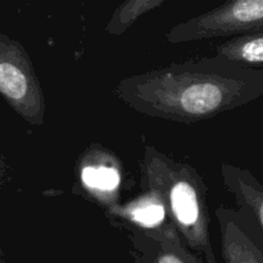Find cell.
<instances>
[{"instance_id": "cell-12", "label": "cell", "mask_w": 263, "mask_h": 263, "mask_svg": "<svg viewBox=\"0 0 263 263\" xmlns=\"http://www.w3.org/2000/svg\"><path fill=\"white\" fill-rule=\"evenodd\" d=\"M4 174H5V163H4V161H3L2 156H0V186H2Z\"/></svg>"}, {"instance_id": "cell-3", "label": "cell", "mask_w": 263, "mask_h": 263, "mask_svg": "<svg viewBox=\"0 0 263 263\" xmlns=\"http://www.w3.org/2000/svg\"><path fill=\"white\" fill-rule=\"evenodd\" d=\"M0 97L25 122L45 123V97L30 54L4 33H0Z\"/></svg>"}, {"instance_id": "cell-8", "label": "cell", "mask_w": 263, "mask_h": 263, "mask_svg": "<svg viewBox=\"0 0 263 263\" xmlns=\"http://www.w3.org/2000/svg\"><path fill=\"white\" fill-rule=\"evenodd\" d=\"M107 216L121 228H134L141 231H159L171 226L163 200L156 192L143 189V193L125 203L105 211Z\"/></svg>"}, {"instance_id": "cell-10", "label": "cell", "mask_w": 263, "mask_h": 263, "mask_svg": "<svg viewBox=\"0 0 263 263\" xmlns=\"http://www.w3.org/2000/svg\"><path fill=\"white\" fill-rule=\"evenodd\" d=\"M215 55L222 57L243 66L262 68L263 32H249L231 36L230 40L215 46Z\"/></svg>"}, {"instance_id": "cell-5", "label": "cell", "mask_w": 263, "mask_h": 263, "mask_svg": "<svg viewBox=\"0 0 263 263\" xmlns=\"http://www.w3.org/2000/svg\"><path fill=\"white\" fill-rule=\"evenodd\" d=\"M76 182L81 194L104 211L120 204L122 164L115 153L92 144L77 161Z\"/></svg>"}, {"instance_id": "cell-11", "label": "cell", "mask_w": 263, "mask_h": 263, "mask_svg": "<svg viewBox=\"0 0 263 263\" xmlns=\"http://www.w3.org/2000/svg\"><path fill=\"white\" fill-rule=\"evenodd\" d=\"M167 0H125L110 15L105 31L113 36H121L130 30L143 15L157 9Z\"/></svg>"}, {"instance_id": "cell-13", "label": "cell", "mask_w": 263, "mask_h": 263, "mask_svg": "<svg viewBox=\"0 0 263 263\" xmlns=\"http://www.w3.org/2000/svg\"><path fill=\"white\" fill-rule=\"evenodd\" d=\"M0 263H4V259H3V256H2V253H0Z\"/></svg>"}, {"instance_id": "cell-9", "label": "cell", "mask_w": 263, "mask_h": 263, "mask_svg": "<svg viewBox=\"0 0 263 263\" xmlns=\"http://www.w3.org/2000/svg\"><path fill=\"white\" fill-rule=\"evenodd\" d=\"M220 226V241L225 263H263L262 248L243 230L236 213L228 208L216 210Z\"/></svg>"}, {"instance_id": "cell-2", "label": "cell", "mask_w": 263, "mask_h": 263, "mask_svg": "<svg viewBox=\"0 0 263 263\" xmlns=\"http://www.w3.org/2000/svg\"><path fill=\"white\" fill-rule=\"evenodd\" d=\"M141 187L156 192L185 246L205 263H218L210 235L208 187L199 172L145 145L140 162Z\"/></svg>"}, {"instance_id": "cell-4", "label": "cell", "mask_w": 263, "mask_h": 263, "mask_svg": "<svg viewBox=\"0 0 263 263\" xmlns=\"http://www.w3.org/2000/svg\"><path fill=\"white\" fill-rule=\"evenodd\" d=\"M249 32H263V0H225L170 28L164 39L170 44H181Z\"/></svg>"}, {"instance_id": "cell-1", "label": "cell", "mask_w": 263, "mask_h": 263, "mask_svg": "<svg viewBox=\"0 0 263 263\" xmlns=\"http://www.w3.org/2000/svg\"><path fill=\"white\" fill-rule=\"evenodd\" d=\"M113 92L141 115L192 125L261 98L263 69L218 55L190 58L125 77Z\"/></svg>"}, {"instance_id": "cell-6", "label": "cell", "mask_w": 263, "mask_h": 263, "mask_svg": "<svg viewBox=\"0 0 263 263\" xmlns=\"http://www.w3.org/2000/svg\"><path fill=\"white\" fill-rule=\"evenodd\" d=\"M123 229L133 246L135 263H205L185 246L174 225L152 233Z\"/></svg>"}, {"instance_id": "cell-7", "label": "cell", "mask_w": 263, "mask_h": 263, "mask_svg": "<svg viewBox=\"0 0 263 263\" xmlns=\"http://www.w3.org/2000/svg\"><path fill=\"white\" fill-rule=\"evenodd\" d=\"M221 176L226 189L235 197L240 215L248 221L244 231L256 233V240L262 247L263 186L251 171L229 163L221 164Z\"/></svg>"}]
</instances>
